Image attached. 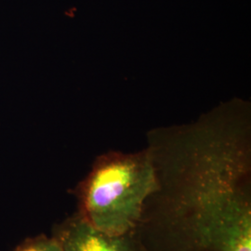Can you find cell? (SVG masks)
Masks as SVG:
<instances>
[{"label":"cell","mask_w":251,"mask_h":251,"mask_svg":"<svg viewBox=\"0 0 251 251\" xmlns=\"http://www.w3.org/2000/svg\"><path fill=\"white\" fill-rule=\"evenodd\" d=\"M155 186L137 227L144 251H251L250 104L151 130Z\"/></svg>","instance_id":"1"},{"label":"cell","mask_w":251,"mask_h":251,"mask_svg":"<svg viewBox=\"0 0 251 251\" xmlns=\"http://www.w3.org/2000/svg\"><path fill=\"white\" fill-rule=\"evenodd\" d=\"M155 186V171L147 147L139 152L99 155L79 183L78 214L100 231L123 234L140 223L144 201Z\"/></svg>","instance_id":"2"},{"label":"cell","mask_w":251,"mask_h":251,"mask_svg":"<svg viewBox=\"0 0 251 251\" xmlns=\"http://www.w3.org/2000/svg\"><path fill=\"white\" fill-rule=\"evenodd\" d=\"M53 235L63 251H144L137 228L111 234L96 229L78 213L57 225Z\"/></svg>","instance_id":"3"},{"label":"cell","mask_w":251,"mask_h":251,"mask_svg":"<svg viewBox=\"0 0 251 251\" xmlns=\"http://www.w3.org/2000/svg\"><path fill=\"white\" fill-rule=\"evenodd\" d=\"M13 251H63V250L53 234L52 236L42 234L27 238Z\"/></svg>","instance_id":"4"}]
</instances>
